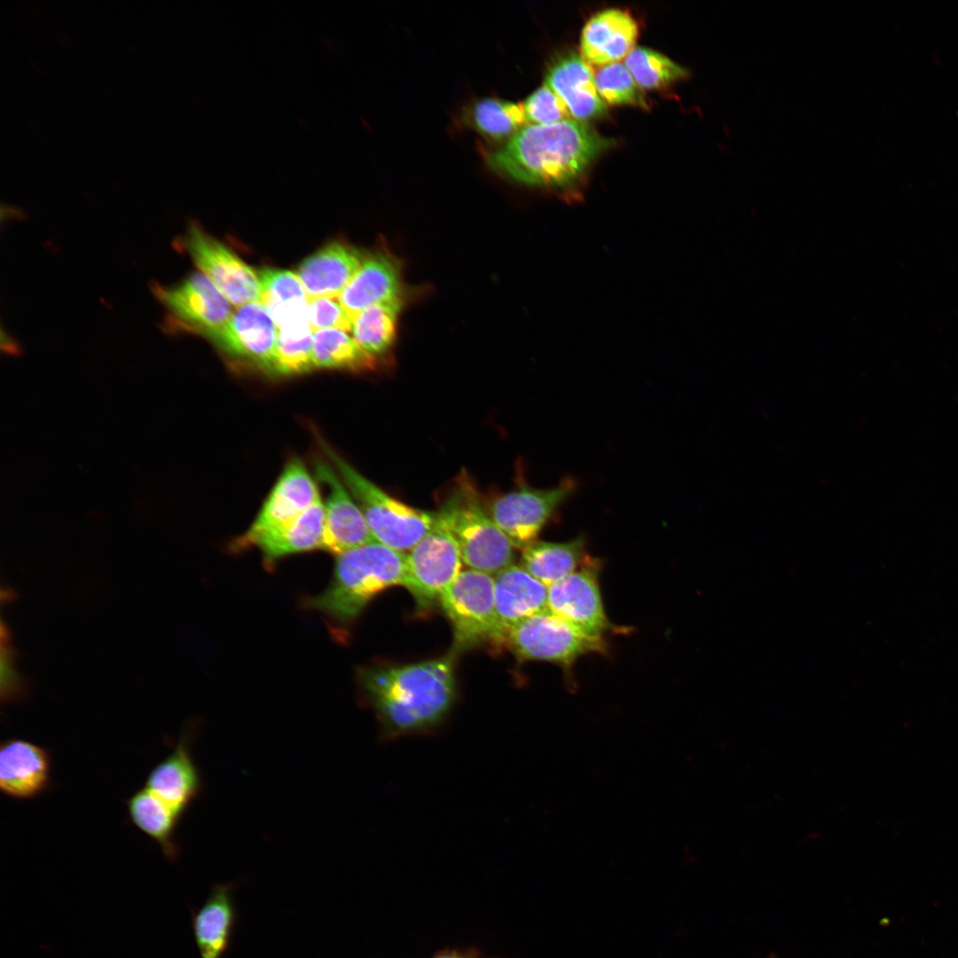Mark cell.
Listing matches in <instances>:
<instances>
[{"mask_svg":"<svg viewBox=\"0 0 958 958\" xmlns=\"http://www.w3.org/2000/svg\"><path fill=\"white\" fill-rule=\"evenodd\" d=\"M577 483L564 477L550 489H536L519 481L507 492L483 497L486 509L514 547L525 548L536 541L544 526L573 495Z\"/></svg>","mask_w":958,"mask_h":958,"instance_id":"obj_8","label":"cell"},{"mask_svg":"<svg viewBox=\"0 0 958 958\" xmlns=\"http://www.w3.org/2000/svg\"><path fill=\"white\" fill-rule=\"evenodd\" d=\"M152 291L164 309L169 333L196 334L211 342L233 313L231 302L201 271L171 286L153 284Z\"/></svg>","mask_w":958,"mask_h":958,"instance_id":"obj_7","label":"cell"},{"mask_svg":"<svg viewBox=\"0 0 958 958\" xmlns=\"http://www.w3.org/2000/svg\"><path fill=\"white\" fill-rule=\"evenodd\" d=\"M522 550L521 566L547 587L577 570L585 561L582 537L566 542L536 540Z\"/></svg>","mask_w":958,"mask_h":958,"instance_id":"obj_26","label":"cell"},{"mask_svg":"<svg viewBox=\"0 0 958 958\" xmlns=\"http://www.w3.org/2000/svg\"><path fill=\"white\" fill-rule=\"evenodd\" d=\"M433 958H480L475 951H443Z\"/></svg>","mask_w":958,"mask_h":958,"instance_id":"obj_37","label":"cell"},{"mask_svg":"<svg viewBox=\"0 0 958 958\" xmlns=\"http://www.w3.org/2000/svg\"><path fill=\"white\" fill-rule=\"evenodd\" d=\"M236 919L233 885L216 884L192 915V931L200 958H224L231 945Z\"/></svg>","mask_w":958,"mask_h":958,"instance_id":"obj_23","label":"cell"},{"mask_svg":"<svg viewBox=\"0 0 958 958\" xmlns=\"http://www.w3.org/2000/svg\"><path fill=\"white\" fill-rule=\"evenodd\" d=\"M611 142L586 124L565 120L521 129L485 154L495 172L531 186L567 187Z\"/></svg>","mask_w":958,"mask_h":958,"instance_id":"obj_2","label":"cell"},{"mask_svg":"<svg viewBox=\"0 0 958 958\" xmlns=\"http://www.w3.org/2000/svg\"><path fill=\"white\" fill-rule=\"evenodd\" d=\"M365 255L343 241L327 243L299 265L301 279L309 300L338 299L360 268Z\"/></svg>","mask_w":958,"mask_h":958,"instance_id":"obj_17","label":"cell"},{"mask_svg":"<svg viewBox=\"0 0 958 958\" xmlns=\"http://www.w3.org/2000/svg\"><path fill=\"white\" fill-rule=\"evenodd\" d=\"M461 562L458 546L438 515L435 527L406 554L403 585L419 609H428L460 573Z\"/></svg>","mask_w":958,"mask_h":958,"instance_id":"obj_11","label":"cell"},{"mask_svg":"<svg viewBox=\"0 0 958 958\" xmlns=\"http://www.w3.org/2000/svg\"><path fill=\"white\" fill-rule=\"evenodd\" d=\"M401 305L400 298L372 305L353 319L351 331L354 340L376 360L378 357L387 354L394 344Z\"/></svg>","mask_w":958,"mask_h":958,"instance_id":"obj_28","label":"cell"},{"mask_svg":"<svg viewBox=\"0 0 958 958\" xmlns=\"http://www.w3.org/2000/svg\"><path fill=\"white\" fill-rule=\"evenodd\" d=\"M177 244L231 304L241 307L262 301L258 275L199 224L192 222Z\"/></svg>","mask_w":958,"mask_h":958,"instance_id":"obj_10","label":"cell"},{"mask_svg":"<svg viewBox=\"0 0 958 958\" xmlns=\"http://www.w3.org/2000/svg\"><path fill=\"white\" fill-rule=\"evenodd\" d=\"M437 514L470 569L492 576L513 564V545L490 516L484 498L465 469L446 491Z\"/></svg>","mask_w":958,"mask_h":958,"instance_id":"obj_4","label":"cell"},{"mask_svg":"<svg viewBox=\"0 0 958 958\" xmlns=\"http://www.w3.org/2000/svg\"><path fill=\"white\" fill-rule=\"evenodd\" d=\"M312 342L313 332L308 320L279 328L272 375L294 376L315 369Z\"/></svg>","mask_w":958,"mask_h":958,"instance_id":"obj_29","label":"cell"},{"mask_svg":"<svg viewBox=\"0 0 958 958\" xmlns=\"http://www.w3.org/2000/svg\"><path fill=\"white\" fill-rule=\"evenodd\" d=\"M319 498L305 465L299 458H293L286 464L254 522L233 540L231 548L240 552L251 547L258 537L296 518Z\"/></svg>","mask_w":958,"mask_h":958,"instance_id":"obj_12","label":"cell"},{"mask_svg":"<svg viewBox=\"0 0 958 958\" xmlns=\"http://www.w3.org/2000/svg\"><path fill=\"white\" fill-rule=\"evenodd\" d=\"M624 65L640 88L655 90L666 87L688 76L686 68L668 57L648 48H634L625 58Z\"/></svg>","mask_w":958,"mask_h":958,"instance_id":"obj_31","label":"cell"},{"mask_svg":"<svg viewBox=\"0 0 958 958\" xmlns=\"http://www.w3.org/2000/svg\"><path fill=\"white\" fill-rule=\"evenodd\" d=\"M527 122L547 125L567 120L569 114L562 100L546 85L532 92L522 104Z\"/></svg>","mask_w":958,"mask_h":958,"instance_id":"obj_34","label":"cell"},{"mask_svg":"<svg viewBox=\"0 0 958 958\" xmlns=\"http://www.w3.org/2000/svg\"><path fill=\"white\" fill-rule=\"evenodd\" d=\"M594 79L597 91L606 105L646 106L640 87L625 65L616 62L602 66Z\"/></svg>","mask_w":958,"mask_h":958,"instance_id":"obj_32","label":"cell"},{"mask_svg":"<svg viewBox=\"0 0 958 958\" xmlns=\"http://www.w3.org/2000/svg\"><path fill=\"white\" fill-rule=\"evenodd\" d=\"M13 597H14V593H13V591L12 589H7L6 591L4 589H2V592H1L2 601H4V599H6V601H8L10 600V598H13Z\"/></svg>","mask_w":958,"mask_h":958,"instance_id":"obj_38","label":"cell"},{"mask_svg":"<svg viewBox=\"0 0 958 958\" xmlns=\"http://www.w3.org/2000/svg\"><path fill=\"white\" fill-rule=\"evenodd\" d=\"M126 805L130 821L160 846L166 859L175 860L179 852L176 831L182 816L146 787L132 794Z\"/></svg>","mask_w":958,"mask_h":958,"instance_id":"obj_25","label":"cell"},{"mask_svg":"<svg viewBox=\"0 0 958 958\" xmlns=\"http://www.w3.org/2000/svg\"><path fill=\"white\" fill-rule=\"evenodd\" d=\"M307 318L312 332L321 329H339L350 331L352 319L345 311L339 300L328 297L310 299L307 307Z\"/></svg>","mask_w":958,"mask_h":958,"instance_id":"obj_35","label":"cell"},{"mask_svg":"<svg viewBox=\"0 0 958 958\" xmlns=\"http://www.w3.org/2000/svg\"><path fill=\"white\" fill-rule=\"evenodd\" d=\"M638 34V24L626 11H601L583 27L581 57L587 64L601 67L618 62L634 49Z\"/></svg>","mask_w":958,"mask_h":958,"instance_id":"obj_19","label":"cell"},{"mask_svg":"<svg viewBox=\"0 0 958 958\" xmlns=\"http://www.w3.org/2000/svg\"><path fill=\"white\" fill-rule=\"evenodd\" d=\"M322 447L359 506L374 540L394 550L411 551L435 527L437 512L408 506L386 493L338 455Z\"/></svg>","mask_w":958,"mask_h":958,"instance_id":"obj_5","label":"cell"},{"mask_svg":"<svg viewBox=\"0 0 958 958\" xmlns=\"http://www.w3.org/2000/svg\"><path fill=\"white\" fill-rule=\"evenodd\" d=\"M438 602L452 624L456 652L485 643L503 648L493 576L470 569L460 571Z\"/></svg>","mask_w":958,"mask_h":958,"instance_id":"obj_6","label":"cell"},{"mask_svg":"<svg viewBox=\"0 0 958 958\" xmlns=\"http://www.w3.org/2000/svg\"><path fill=\"white\" fill-rule=\"evenodd\" d=\"M546 83L578 121L602 116L607 110L595 85L594 74L588 64L573 51L561 54L549 65Z\"/></svg>","mask_w":958,"mask_h":958,"instance_id":"obj_18","label":"cell"},{"mask_svg":"<svg viewBox=\"0 0 958 958\" xmlns=\"http://www.w3.org/2000/svg\"><path fill=\"white\" fill-rule=\"evenodd\" d=\"M401 271L392 255L379 252L363 263L338 300L353 319L365 309L400 298Z\"/></svg>","mask_w":958,"mask_h":958,"instance_id":"obj_21","label":"cell"},{"mask_svg":"<svg viewBox=\"0 0 958 958\" xmlns=\"http://www.w3.org/2000/svg\"><path fill=\"white\" fill-rule=\"evenodd\" d=\"M50 751L23 739H8L0 749V789L7 797L31 799L45 792L51 782Z\"/></svg>","mask_w":958,"mask_h":958,"instance_id":"obj_16","label":"cell"},{"mask_svg":"<svg viewBox=\"0 0 958 958\" xmlns=\"http://www.w3.org/2000/svg\"><path fill=\"white\" fill-rule=\"evenodd\" d=\"M317 477L328 489L324 504L325 528L322 549L340 555L374 542L365 516L336 470L318 460Z\"/></svg>","mask_w":958,"mask_h":958,"instance_id":"obj_14","label":"cell"},{"mask_svg":"<svg viewBox=\"0 0 958 958\" xmlns=\"http://www.w3.org/2000/svg\"><path fill=\"white\" fill-rule=\"evenodd\" d=\"M17 660L1 658L0 696L3 703L23 701L30 692L28 679L18 671Z\"/></svg>","mask_w":958,"mask_h":958,"instance_id":"obj_36","label":"cell"},{"mask_svg":"<svg viewBox=\"0 0 958 958\" xmlns=\"http://www.w3.org/2000/svg\"><path fill=\"white\" fill-rule=\"evenodd\" d=\"M405 558L376 541L337 555L331 583L308 604L327 617L333 630L347 626L378 593L403 585Z\"/></svg>","mask_w":958,"mask_h":958,"instance_id":"obj_3","label":"cell"},{"mask_svg":"<svg viewBox=\"0 0 958 958\" xmlns=\"http://www.w3.org/2000/svg\"><path fill=\"white\" fill-rule=\"evenodd\" d=\"M602 637L588 635L548 609L507 631L503 648L522 661H546L569 667L579 656L605 650Z\"/></svg>","mask_w":958,"mask_h":958,"instance_id":"obj_9","label":"cell"},{"mask_svg":"<svg viewBox=\"0 0 958 958\" xmlns=\"http://www.w3.org/2000/svg\"><path fill=\"white\" fill-rule=\"evenodd\" d=\"M467 122L481 135L492 140L509 139L526 124L522 104L487 98L475 101Z\"/></svg>","mask_w":958,"mask_h":958,"instance_id":"obj_30","label":"cell"},{"mask_svg":"<svg viewBox=\"0 0 958 958\" xmlns=\"http://www.w3.org/2000/svg\"><path fill=\"white\" fill-rule=\"evenodd\" d=\"M452 655L362 671V698L384 739L433 734L445 722L456 699Z\"/></svg>","mask_w":958,"mask_h":958,"instance_id":"obj_1","label":"cell"},{"mask_svg":"<svg viewBox=\"0 0 958 958\" xmlns=\"http://www.w3.org/2000/svg\"><path fill=\"white\" fill-rule=\"evenodd\" d=\"M277 326L261 302L239 307L211 342L232 361L272 375Z\"/></svg>","mask_w":958,"mask_h":958,"instance_id":"obj_13","label":"cell"},{"mask_svg":"<svg viewBox=\"0 0 958 958\" xmlns=\"http://www.w3.org/2000/svg\"><path fill=\"white\" fill-rule=\"evenodd\" d=\"M494 601L503 643L509 629L547 609L548 587L522 566L510 565L493 576Z\"/></svg>","mask_w":958,"mask_h":958,"instance_id":"obj_20","label":"cell"},{"mask_svg":"<svg viewBox=\"0 0 958 958\" xmlns=\"http://www.w3.org/2000/svg\"><path fill=\"white\" fill-rule=\"evenodd\" d=\"M312 355L316 368L365 373L376 368L377 360L366 354L344 331L313 332Z\"/></svg>","mask_w":958,"mask_h":958,"instance_id":"obj_27","label":"cell"},{"mask_svg":"<svg viewBox=\"0 0 958 958\" xmlns=\"http://www.w3.org/2000/svg\"><path fill=\"white\" fill-rule=\"evenodd\" d=\"M145 787L183 816L201 790V778L185 735L149 773Z\"/></svg>","mask_w":958,"mask_h":958,"instance_id":"obj_22","label":"cell"},{"mask_svg":"<svg viewBox=\"0 0 958 958\" xmlns=\"http://www.w3.org/2000/svg\"><path fill=\"white\" fill-rule=\"evenodd\" d=\"M325 510L321 498L296 518L258 537L252 546L263 554L264 563L272 567L283 557L322 548Z\"/></svg>","mask_w":958,"mask_h":958,"instance_id":"obj_24","label":"cell"},{"mask_svg":"<svg viewBox=\"0 0 958 958\" xmlns=\"http://www.w3.org/2000/svg\"><path fill=\"white\" fill-rule=\"evenodd\" d=\"M258 278L262 287L261 302L267 309L309 301L301 279L294 272L263 269Z\"/></svg>","mask_w":958,"mask_h":958,"instance_id":"obj_33","label":"cell"},{"mask_svg":"<svg viewBox=\"0 0 958 958\" xmlns=\"http://www.w3.org/2000/svg\"><path fill=\"white\" fill-rule=\"evenodd\" d=\"M598 567L586 565L550 585L547 609L583 632L601 637L610 627L598 583Z\"/></svg>","mask_w":958,"mask_h":958,"instance_id":"obj_15","label":"cell"},{"mask_svg":"<svg viewBox=\"0 0 958 958\" xmlns=\"http://www.w3.org/2000/svg\"><path fill=\"white\" fill-rule=\"evenodd\" d=\"M768 958H777L774 954H771Z\"/></svg>","mask_w":958,"mask_h":958,"instance_id":"obj_39","label":"cell"}]
</instances>
